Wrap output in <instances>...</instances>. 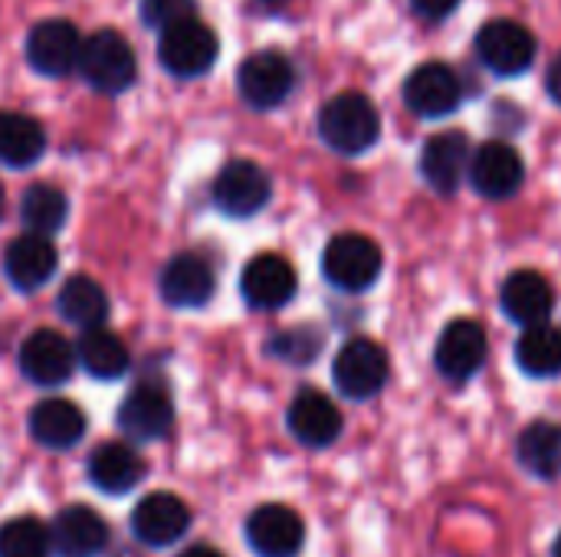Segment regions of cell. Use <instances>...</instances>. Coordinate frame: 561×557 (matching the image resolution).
<instances>
[{
    "label": "cell",
    "instance_id": "9a60e30c",
    "mask_svg": "<svg viewBox=\"0 0 561 557\" xmlns=\"http://www.w3.org/2000/svg\"><path fill=\"white\" fill-rule=\"evenodd\" d=\"M20 371L36 387L66 384L76 371V345H69L53 328H36L20 345Z\"/></svg>",
    "mask_w": 561,
    "mask_h": 557
},
{
    "label": "cell",
    "instance_id": "4fadbf2b",
    "mask_svg": "<svg viewBox=\"0 0 561 557\" xmlns=\"http://www.w3.org/2000/svg\"><path fill=\"white\" fill-rule=\"evenodd\" d=\"M296 289H299V276H296L293 263L279 253H260L243 266L240 292L250 309L276 312L296 299Z\"/></svg>",
    "mask_w": 561,
    "mask_h": 557
},
{
    "label": "cell",
    "instance_id": "484cf974",
    "mask_svg": "<svg viewBox=\"0 0 561 557\" xmlns=\"http://www.w3.org/2000/svg\"><path fill=\"white\" fill-rule=\"evenodd\" d=\"M76 361L95 381H118L131 364L125 341L115 332H108L105 325L82 328V335L76 341Z\"/></svg>",
    "mask_w": 561,
    "mask_h": 557
},
{
    "label": "cell",
    "instance_id": "ac0fdd59",
    "mask_svg": "<svg viewBox=\"0 0 561 557\" xmlns=\"http://www.w3.org/2000/svg\"><path fill=\"white\" fill-rule=\"evenodd\" d=\"M500 309L513 325H542L549 322L556 309V289L552 282L536 269H516L500 286Z\"/></svg>",
    "mask_w": 561,
    "mask_h": 557
},
{
    "label": "cell",
    "instance_id": "2e32d148",
    "mask_svg": "<svg viewBox=\"0 0 561 557\" xmlns=\"http://www.w3.org/2000/svg\"><path fill=\"white\" fill-rule=\"evenodd\" d=\"M214 269L201 253H178L164 263L158 276V292L174 309H201L214 295Z\"/></svg>",
    "mask_w": 561,
    "mask_h": 557
},
{
    "label": "cell",
    "instance_id": "52a82bcc",
    "mask_svg": "<svg viewBox=\"0 0 561 557\" xmlns=\"http://www.w3.org/2000/svg\"><path fill=\"white\" fill-rule=\"evenodd\" d=\"M473 46H477L480 62L503 79L523 76L536 62V36L529 33V26H523L519 20H510V16L483 23L477 30Z\"/></svg>",
    "mask_w": 561,
    "mask_h": 557
},
{
    "label": "cell",
    "instance_id": "7c38bea8",
    "mask_svg": "<svg viewBox=\"0 0 561 557\" xmlns=\"http://www.w3.org/2000/svg\"><path fill=\"white\" fill-rule=\"evenodd\" d=\"M79 49H82V36L76 30L72 20L53 16V20H39L30 36H26V62L49 79H62L76 69L79 62Z\"/></svg>",
    "mask_w": 561,
    "mask_h": 557
},
{
    "label": "cell",
    "instance_id": "74e56055",
    "mask_svg": "<svg viewBox=\"0 0 561 557\" xmlns=\"http://www.w3.org/2000/svg\"><path fill=\"white\" fill-rule=\"evenodd\" d=\"M256 3H260L263 13H279V10H286L289 0H256Z\"/></svg>",
    "mask_w": 561,
    "mask_h": 557
},
{
    "label": "cell",
    "instance_id": "d6986e66",
    "mask_svg": "<svg viewBox=\"0 0 561 557\" xmlns=\"http://www.w3.org/2000/svg\"><path fill=\"white\" fill-rule=\"evenodd\" d=\"M286 423H289V433L309 446V450H322V446H332L339 437H342V410L335 407L332 397H325L322 391H299L289 404V414H286Z\"/></svg>",
    "mask_w": 561,
    "mask_h": 557
},
{
    "label": "cell",
    "instance_id": "7402d4cb",
    "mask_svg": "<svg viewBox=\"0 0 561 557\" xmlns=\"http://www.w3.org/2000/svg\"><path fill=\"white\" fill-rule=\"evenodd\" d=\"M56 266H59V253H56L53 240L43 236V233H30L26 230L3 253V272L10 279V286L20 289V292L43 289L53 279Z\"/></svg>",
    "mask_w": 561,
    "mask_h": 557
},
{
    "label": "cell",
    "instance_id": "8fae6325",
    "mask_svg": "<svg viewBox=\"0 0 561 557\" xmlns=\"http://www.w3.org/2000/svg\"><path fill=\"white\" fill-rule=\"evenodd\" d=\"M467 177L473 190L486 200H506L519 194L526 181V161L510 141H486L470 154Z\"/></svg>",
    "mask_w": 561,
    "mask_h": 557
},
{
    "label": "cell",
    "instance_id": "6da1fadb",
    "mask_svg": "<svg viewBox=\"0 0 561 557\" xmlns=\"http://www.w3.org/2000/svg\"><path fill=\"white\" fill-rule=\"evenodd\" d=\"M319 135L339 154H365L381 138V115L362 92H339L319 108Z\"/></svg>",
    "mask_w": 561,
    "mask_h": 557
},
{
    "label": "cell",
    "instance_id": "7a4b0ae2",
    "mask_svg": "<svg viewBox=\"0 0 561 557\" xmlns=\"http://www.w3.org/2000/svg\"><path fill=\"white\" fill-rule=\"evenodd\" d=\"M76 69L89 89L118 95V92L131 89V82L138 76V59H135L131 43L118 30H95L92 36L82 39Z\"/></svg>",
    "mask_w": 561,
    "mask_h": 557
},
{
    "label": "cell",
    "instance_id": "e575fe53",
    "mask_svg": "<svg viewBox=\"0 0 561 557\" xmlns=\"http://www.w3.org/2000/svg\"><path fill=\"white\" fill-rule=\"evenodd\" d=\"M463 0H411V10L424 20H447Z\"/></svg>",
    "mask_w": 561,
    "mask_h": 557
},
{
    "label": "cell",
    "instance_id": "f1b7e54d",
    "mask_svg": "<svg viewBox=\"0 0 561 557\" xmlns=\"http://www.w3.org/2000/svg\"><path fill=\"white\" fill-rule=\"evenodd\" d=\"M516 364L526 378H559L561 374V328L542 322V325H529L523 328L519 341H516Z\"/></svg>",
    "mask_w": 561,
    "mask_h": 557
},
{
    "label": "cell",
    "instance_id": "83f0119b",
    "mask_svg": "<svg viewBox=\"0 0 561 557\" xmlns=\"http://www.w3.org/2000/svg\"><path fill=\"white\" fill-rule=\"evenodd\" d=\"M46 151V131L23 112H0V164L30 167Z\"/></svg>",
    "mask_w": 561,
    "mask_h": 557
},
{
    "label": "cell",
    "instance_id": "603a6c76",
    "mask_svg": "<svg viewBox=\"0 0 561 557\" xmlns=\"http://www.w3.org/2000/svg\"><path fill=\"white\" fill-rule=\"evenodd\" d=\"M108 545V525L89 506L62 509L49 525V548L59 557H99Z\"/></svg>",
    "mask_w": 561,
    "mask_h": 557
},
{
    "label": "cell",
    "instance_id": "277c9868",
    "mask_svg": "<svg viewBox=\"0 0 561 557\" xmlns=\"http://www.w3.org/2000/svg\"><path fill=\"white\" fill-rule=\"evenodd\" d=\"M217 53H220L217 33L197 16H187L181 23L158 30V59L174 79H197L210 72L217 62Z\"/></svg>",
    "mask_w": 561,
    "mask_h": 557
},
{
    "label": "cell",
    "instance_id": "5b68a950",
    "mask_svg": "<svg viewBox=\"0 0 561 557\" xmlns=\"http://www.w3.org/2000/svg\"><path fill=\"white\" fill-rule=\"evenodd\" d=\"M391 378L388 351L371 338H352L339 348L332 361V381L348 401H371L385 391Z\"/></svg>",
    "mask_w": 561,
    "mask_h": 557
},
{
    "label": "cell",
    "instance_id": "d6a6232c",
    "mask_svg": "<svg viewBox=\"0 0 561 557\" xmlns=\"http://www.w3.org/2000/svg\"><path fill=\"white\" fill-rule=\"evenodd\" d=\"M322 348V335L312 332V328H293V332H279L273 341H270V351L283 361H293V364H309Z\"/></svg>",
    "mask_w": 561,
    "mask_h": 557
},
{
    "label": "cell",
    "instance_id": "e0dca14e",
    "mask_svg": "<svg viewBox=\"0 0 561 557\" xmlns=\"http://www.w3.org/2000/svg\"><path fill=\"white\" fill-rule=\"evenodd\" d=\"M171 423H174V404L161 384H138L118 407V430L138 443L168 437Z\"/></svg>",
    "mask_w": 561,
    "mask_h": 557
},
{
    "label": "cell",
    "instance_id": "f546056e",
    "mask_svg": "<svg viewBox=\"0 0 561 557\" xmlns=\"http://www.w3.org/2000/svg\"><path fill=\"white\" fill-rule=\"evenodd\" d=\"M56 312L76 328H95L108 318V295L92 276H72L56 295Z\"/></svg>",
    "mask_w": 561,
    "mask_h": 557
},
{
    "label": "cell",
    "instance_id": "cb8c5ba5",
    "mask_svg": "<svg viewBox=\"0 0 561 557\" xmlns=\"http://www.w3.org/2000/svg\"><path fill=\"white\" fill-rule=\"evenodd\" d=\"M26 427H30V437L39 446H46V450H69L85 433V414L72 401L49 397V401H39L30 410V423Z\"/></svg>",
    "mask_w": 561,
    "mask_h": 557
},
{
    "label": "cell",
    "instance_id": "ffe728a7",
    "mask_svg": "<svg viewBox=\"0 0 561 557\" xmlns=\"http://www.w3.org/2000/svg\"><path fill=\"white\" fill-rule=\"evenodd\" d=\"M191 529V509L171 492L145 496L131 512V532L148 548H168Z\"/></svg>",
    "mask_w": 561,
    "mask_h": 557
},
{
    "label": "cell",
    "instance_id": "1f68e13d",
    "mask_svg": "<svg viewBox=\"0 0 561 557\" xmlns=\"http://www.w3.org/2000/svg\"><path fill=\"white\" fill-rule=\"evenodd\" d=\"M49 555V529L33 519L20 515L0 525V557H46Z\"/></svg>",
    "mask_w": 561,
    "mask_h": 557
},
{
    "label": "cell",
    "instance_id": "ab89813d",
    "mask_svg": "<svg viewBox=\"0 0 561 557\" xmlns=\"http://www.w3.org/2000/svg\"><path fill=\"white\" fill-rule=\"evenodd\" d=\"M3 204H7V194H3V184H0V217H3Z\"/></svg>",
    "mask_w": 561,
    "mask_h": 557
},
{
    "label": "cell",
    "instance_id": "8d00e7d4",
    "mask_svg": "<svg viewBox=\"0 0 561 557\" xmlns=\"http://www.w3.org/2000/svg\"><path fill=\"white\" fill-rule=\"evenodd\" d=\"M178 557H224L217 548H207V545H194V548H184Z\"/></svg>",
    "mask_w": 561,
    "mask_h": 557
},
{
    "label": "cell",
    "instance_id": "d590c367",
    "mask_svg": "<svg viewBox=\"0 0 561 557\" xmlns=\"http://www.w3.org/2000/svg\"><path fill=\"white\" fill-rule=\"evenodd\" d=\"M546 92H549V98L561 108V53L549 62V69H546Z\"/></svg>",
    "mask_w": 561,
    "mask_h": 557
},
{
    "label": "cell",
    "instance_id": "5bb4252c",
    "mask_svg": "<svg viewBox=\"0 0 561 557\" xmlns=\"http://www.w3.org/2000/svg\"><path fill=\"white\" fill-rule=\"evenodd\" d=\"M470 138L467 131L460 128H447V131H437L424 141L421 148V177L431 190L450 197L460 190L463 177H467V167H470Z\"/></svg>",
    "mask_w": 561,
    "mask_h": 557
},
{
    "label": "cell",
    "instance_id": "ba28073f",
    "mask_svg": "<svg viewBox=\"0 0 561 557\" xmlns=\"http://www.w3.org/2000/svg\"><path fill=\"white\" fill-rule=\"evenodd\" d=\"M237 89H240V98L256 112L279 108L296 89V66L279 49H260L240 62Z\"/></svg>",
    "mask_w": 561,
    "mask_h": 557
},
{
    "label": "cell",
    "instance_id": "4dcf8cb0",
    "mask_svg": "<svg viewBox=\"0 0 561 557\" xmlns=\"http://www.w3.org/2000/svg\"><path fill=\"white\" fill-rule=\"evenodd\" d=\"M69 217V197L53 184H33L20 197V220L30 233H56Z\"/></svg>",
    "mask_w": 561,
    "mask_h": 557
},
{
    "label": "cell",
    "instance_id": "30bf717a",
    "mask_svg": "<svg viewBox=\"0 0 561 557\" xmlns=\"http://www.w3.org/2000/svg\"><path fill=\"white\" fill-rule=\"evenodd\" d=\"M401 95H404V105L417 118H444V115L460 108L463 82L454 72V66L431 59V62H421L408 72Z\"/></svg>",
    "mask_w": 561,
    "mask_h": 557
},
{
    "label": "cell",
    "instance_id": "d4e9b609",
    "mask_svg": "<svg viewBox=\"0 0 561 557\" xmlns=\"http://www.w3.org/2000/svg\"><path fill=\"white\" fill-rule=\"evenodd\" d=\"M89 479L99 492L125 496L145 479V460L128 443H102L89 456Z\"/></svg>",
    "mask_w": 561,
    "mask_h": 557
},
{
    "label": "cell",
    "instance_id": "836d02e7",
    "mask_svg": "<svg viewBox=\"0 0 561 557\" xmlns=\"http://www.w3.org/2000/svg\"><path fill=\"white\" fill-rule=\"evenodd\" d=\"M187 16H197V0H141V20L151 30H164Z\"/></svg>",
    "mask_w": 561,
    "mask_h": 557
},
{
    "label": "cell",
    "instance_id": "3957f363",
    "mask_svg": "<svg viewBox=\"0 0 561 557\" xmlns=\"http://www.w3.org/2000/svg\"><path fill=\"white\" fill-rule=\"evenodd\" d=\"M385 269L381 246L365 233H335L322 250V276L339 292H368Z\"/></svg>",
    "mask_w": 561,
    "mask_h": 557
},
{
    "label": "cell",
    "instance_id": "8992f818",
    "mask_svg": "<svg viewBox=\"0 0 561 557\" xmlns=\"http://www.w3.org/2000/svg\"><path fill=\"white\" fill-rule=\"evenodd\" d=\"M273 197V181L270 174L256 164V161H247V158H237V161H227L214 184H210V200L214 207L230 217V220H250L256 217Z\"/></svg>",
    "mask_w": 561,
    "mask_h": 557
},
{
    "label": "cell",
    "instance_id": "f35d334b",
    "mask_svg": "<svg viewBox=\"0 0 561 557\" xmlns=\"http://www.w3.org/2000/svg\"><path fill=\"white\" fill-rule=\"evenodd\" d=\"M552 557H561V535L556 538V545H552Z\"/></svg>",
    "mask_w": 561,
    "mask_h": 557
},
{
    "label": "cell",
    "instance_id": "44dd1931",
    "mask_svg": "<svg viewBox=\"0 0 561 557\" xmlns=\"http://www.w3.org/2000/svg\"><path fill=\"white\" fill-rule=\"evenodd\" d=\"M247 542L260 557H296L306 542V525L289 506H260L247 519Z\"/></svg>",
    "mask_w": 561,
    "mask_h": 557
},
{
    "label": "cell",
    "instance_id": "9c48e42d",
    "mask_svg": "<svg viewBox=\"0 0 561 557\" xmlns=\"http://www.w3.org/2000/svg\"><path fill=\"white\" fill-rule=\"evenodd\" d=\"M490 355V338L486 328L473 318H454L444 325L437 345H434V364L444 381L450 384H467L470 378L480 374Z\"/></svg>",
    "mask_w": 561,
    "mask_h": 557
},
{
    "label": "cell",
    "instance_id": "4316f807",
    "mask_svg": "<svg viewBox=\"0 0 561 557\" xmlns=\"http://www.w3.org/2000/svg\"><path fill=\"white\" fill-rule=\"evenodd\" d=\"M516 460L536 479H559L561 476V427L552 420L529 423L516 440Z\"/></svg>",
    "mask_w": 561,
    "mask_h": 557
}]
</instances>
